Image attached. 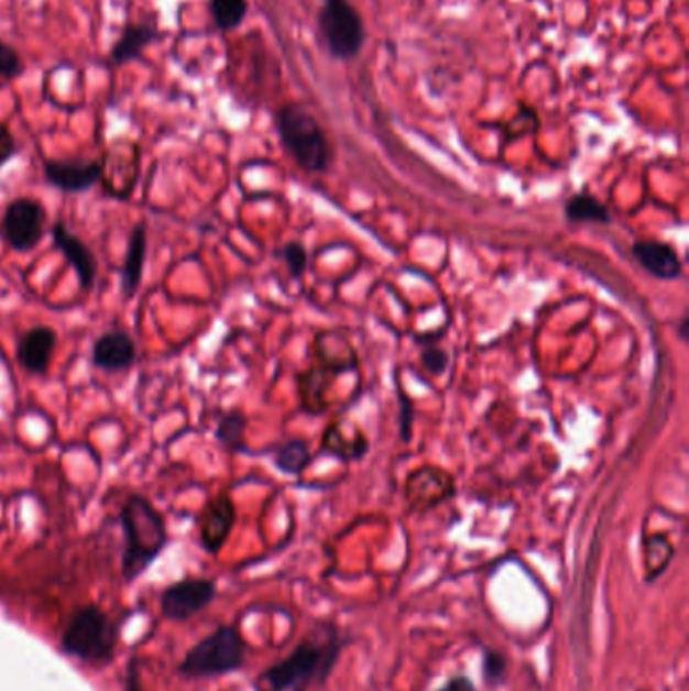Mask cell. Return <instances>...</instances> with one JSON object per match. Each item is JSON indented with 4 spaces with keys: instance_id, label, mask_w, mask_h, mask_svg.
<instances>
[{
    "instance_id": "obj_1",
    "label": "cell",
    "mask_w": 689,
    "mask_h": 691,
    "mask_svg": "<svg viewBox=\"0 0 689 691\" xmlns=\"http://www.w3.org/2000/svg\"><path fill=\"white\" fill-rule=\"evenodd\" d=\"M342 649L344 639L333 627H328L324 635L314 630L280 663L265 669L261 679L271 691H306L330 678Z\"/></svg>"
},
{
    "instance_id": "obj_2",
    "label": "cell",
    "mask_w": 689,
    "mask_h": 691,
    "mask_svg": "<svg viewBox=\"0 0 689 691\" xmlns=\"http://www.w3.org/2000/svg\"><path fill=\"white\" fill-rule=\"evenodd\" d=\"M123 546L122 574L125 582H134L142 577L152 562L162 555L168 544L166 522L161 512L152 506L149 497L132 494L120 512Z\"/></svg>"
},
{
    "instance_id": "obj_3",
    "label": "cell",
    "mask_w": 689,
    "mask_h": 691,
    "mask_svg": "<svg viewBox=\"0 0 689 691\" xmlns=\"http://www.w3.org/2000/svg\"><path fill=\"white\" fill-rule=\"evenodd\" d=\"M118 627L99 606L77 608L59 639L62 654L86 666H108L116 655Z\"/></svg>"
},
{
    "instance_id": "obj_4",
    "label": "cell",
    "mask_w": 689,
    "mask_h": 691,
    "mask_svg": "<svg viewBox=\"0 0 689 691\" xmlns=\"http://www.w3.org/2000/svg\"><path fill=\"white\" fill-rule=\"evenodd\" d=\"M277 134L287 154L308 173H326L332 149L318 120L299 103H285L275 118Z\"/></svg>"
},
{
    "instance_id": "obj_5",
    "label": "cell",
    "mask_w": 689,
    "mask_h": 691,
    "mask_svg": "<svg viewBox=\"0 0 689 691\" xmlns=\"http://www.w3.org/2000/svg\"><path fill=\"white\" fill-rule=\"evenodd\" d=\"M247 643L231 625H221L188 649L178 673L188 679L221 678L245 666Z\"/></svg>"
},
{
    "instance_id": "obj_6",
    "label": "cell",
    "mask_w": 689,
    "mask_h": 691,
    "mask_svg": "<svg viewBox=\"0 0 689 691\" xmlns=\"http://www.w3.org/2000/svg\"><path fill=\"white\" fill-rule=\"evenodd\" d=\"M320 35L336 59H352L364 45V23L352 2L324 0L318 14Z\"/></svg>"
},
{
    "instance_id": "obj_7",
    "label": "cell",
    "mask_w": 689,
    "mask_h": 691,
    "mask_svg": "<svg viewBox=\"0 0 689 691\" xmlns=\"http://www.w3.org/2000/svg\"><path fill=\"white\" fill-rule=\"evenodd\" d=\"M47 210L39 198H13L2 212L0 237L19 253H31L45 237Z\"/></svg>"
},
{
    "instance_id": "obj_8",
    "label": "cell",
    "mask_w": 689,
    "mask_h": 691,
    "mask_svg": "<svg viewBox=\"0 0 689 691\" xmlns=\"http://www.w3.org/2000/svg\"><path fill=\"white\" fill-rule=\"evenodd\" d=\"M217 584L210 579H185L174 582L161 594L162 617L188 621L215 601Z\"/></svg>"
},
{
    "instance_id": "obj_9",
    "label": "cell",
    "mask_w": 689,
    "mask_h": 691,
    "mask_svg": "<svg viewBox=\"0 0 689 691\" xmlns=\"http://www.w3.org/2000/svg\"><path fill=\"white\" fill-rule=\"evenodd\" d=\"M456 494V480L449 471L425 465L413 471L405 483V497L411 509L427 512Z\"/></svg>"
},
{
    "instance_id": "obj_10",
    "label": "cell",
    "mask_w": 689,
    "mask_h": 691,
    "mask_svg": "<svg viewBox=\"0 0 689 691\" xmlns=\"http://www.w3.org/2000/svg\"><path fill=\"white\" fill-rule=\"evenodd\" d=\"M237 522V507L229 494L215 495L198 516V540L209 555H219Z\"/></svg>"
},
{
    "instance_id": "obj_11",
    "label": "cell",
    "mask_w": 689,
    "mask_h": 691,
    "mask_svg": "<svg viewBox=\"0 0 689 691\" xmlns=\"http://www.w3.org/2000/svg\"><path fill=\"white\" fill-rule=\"evenodd\" d=\"M43 173L53 188L67 195H79L101 183L103 166H101V161L77 162L50 158L43 164Z\"/></svg>"
},
{
    "instance_id": "obj_12",
    "label": "cell",
    "mask_w": 689,
    "mask_h": 691,
    "mask_svg": "<svg viewBox=\"0 0 689 691\" xmlns=\"http://www.w3.org/2000/svg\"><path fill=\"white\" fill-rule=\"evenodd\" d=\"M51 237H53L55 248L62 251L63 257L72 265V270L77 275L79 287L84 292L91 289L96 284V277H98V263H96L91 249L87 248L79 237L74 235V231L67 224H63L62 221L55 222L51 227Z\"/></svg>"
},
{
    "instance_id": "obj_13",
    "label": "cell",
    "mask_w": 689,
    "mask_h": 691,
    "mask_svg": "<svg viewBox=\"0 0 689 691\" xmlns=\"http://www.w3.org/2000/svg\"><path fill=\"white\" fill-rule=\"evenodd\" d=\"M161 37L158 19L154 14L149 19H142V21L128 23L123 26L120 39L113 43L108 62H110L111 67H123L128 63L138 62V59H142L144 50Z\"/></svg>"
},
{
    "instance_id": "obj_14",
    "label": "cell",
    "mask_w": 689,
    "mask_h": 691,
    "mask_svg": "<svg viewBox=\"0 0 689 691\" xmlns=\"http://www.w3.org/2000/svg\"><path fill=\"white\" fill-rule=\"evenodd\" d=\"M55 346H57V332L51 326H35L19 338L17 362L29 374L43 376L50 372Z\"/></svg>"
},
{
    "instance_id": "obj_15",
    "label": "cell",
    "mask_w": 689,
    "mask_h": 691,
    "mask_svg": "<svg viewBox=\"0 0 689 691\" xmlns=\"http://www.w3.org/2000/svg\"><path fill=\"white\" fill-rule=\"evenodd\" d=\"M135 357V342L122 330L101 333L91 348V364L103 372L128 371L134 366Z\"/></svg>"
},
{
    "instance_id": "obj_16",
    "label": "cell",
    "mask_w": 689,
    "mask_h": 691,
    "mask_svg": "<svg viewBox=\"0 0 689 691\" xmlns=\"http://www.w3.org/2000/svg\"><path fill=\"white\" fill-rule=\"evenodd\" d=\"M633 257L645 272L652 273L657 279L674 282L681 275V260L676 249L661 241H637L631 248Z\"/></svg>"
},
{
    "instance_id": "obj_17",
    "label": "cell",
    "mask_w": 689,
    "mask_h": 691,
    "mask_svg": "<svg viewBox=\"0 0 689 691\" xmlns=\"http://www.w3.org/2000/svg\"><path fill=\"white\" fill-rule=\"evenodd\" d=\"M146 245H149V233H146V222H138L132 229L125 260L122 267V296L123 299H132L142 284L144 275V261H146Z\"/></svg>"
},
{
    "instance_id": "obj_18",
    "label": "cell",
    "mask_w": 689,
    "mask_h": 691,
    "mask_svg": "<svg viewBox=\"0 0 689 691\" xmlns=\"http://www.w3.org/2000/svg\"><path fill=\"white\" fill-rule=\"evenodd\" d=\"M316 357L321 366L332 374L357 369V350L342 332H320L316 336Z\"/></svg>"
},
{
    "instance_id": "obj_19",
    "label": "cell",
    "mask_w": 689,
    "mask_h": 691,
    "mask_svg": "<svg viewBox=\"0 0 689 691\" xmlns=\"http://www.w3.org/2000/svg\"><path fill=\"white\" fill-rule=\"evenodd\" d=\"M324 451L340 457L342 461H354L369 451V439L358 432L350 441L344 437V420H333L332 425L324 432Z\"/></svg>"
},
{
    "instance_id": "obj_20",
    "label": "cell",
    "mask_w": 689,
    "mask_h": 691,
    "mask_svg": "<svg viewBox=\"0 0 689 691\" xmlns=\"http://www.w3.org/2000/svg\"><path fill=\"white\" fill-rule=\"evenodd\" d=\"M332 372L326 369H311V371L299 374V401L302 407L308 413H324L326 401H324V391L328 386V376Z\"/></svg>"
},
{
    "instance_id": "obj_21",
    "label": "cell",
    "mask_w": 689,
    "mask_h": 691,
    "mask_svg": "<svg viewBox=\"0 0 689 691\" xmlns=\"http://www.w3.org/2000/svg\"><path fill=\"white\" fill-rule=\"evenodd\" d=\"M565 212H567L568 221L572 222H599V224L611 222V212L606 209V205L587 193L570 198Z\"/></svg>"
},
{
    "instance_id": "obj_22",
    "label": "cell",
    "mask_w": 689,
    "mask_h": 691,
    "mask_svg": "<svg viewBox=\"0 0 689 691\" xmlns=\"http://www.w3.org/2000/svg\"><path fill=\"white\" fill-rule=\"evenodd\" d=\"M309 463H311V451H309V445L302 439L287 441L275 453V468L287 475H302L308 470Z\"/></svg>"
},
{
    "instance_id": "obj_23",
    "label": "cell",
    "mask_w": 689,
    "mask_h": 691,
    "mask_svg": "<svg viewBox=\"0 0 689 691\" xmlns=\"http://www.w3.org/2000/svg\"><path fill=\"white\" fill-rule=\"evenodd\" d=\"M247 417L241 410H231L222 415L215 437L227 451H245Z\"/></svg>"
},
{
    "instance_id": "obj_24",
    "label": "cell",
    "mask_w": 689,
    "mask_h": 691,
    "mask_svg": "<svg viewBox=\"0 0 689 691\" xmlns=\"http://www.w3.org/2000/svg\"><path fill=\"white\" fill-rule=\"evenodd\" d=\"M209 9L215 26L221 33H231L243 25L249 4L247 0H210Z\"/></svg>"
},
{
    "instance_id": "obj_25",
    "label": "cell",
    "mask_w": 689,
    "mask_h": 691,
    "mask_svg": "<svg viewBox=\"0 0 689 691\" xmlns=\"http://www.w3.org/2000/svg\"><path fill=\"white\" fill-rule=\"evenodd\" d=\"M510 678V661L502 651L483 647L481 651V679L488 688H502Z\"/></svg>"
},
{
    "instance_id": "obj_26",
    "label": "cell",
    "mask_w": 689,
    "mask_h": 691,
    "mask_svg": "<svg viewBox=\"0 0 689 691\" xmlns=\"http://www.w3.org/2000/svg\"><path fill=\"white\" fill-rule=\"evenodd\" d=\"M25 74V63L21 53L14 50L11 43L0 39V79L2 81H13Z\"/></svg>"
},
{
    "instance_id": "obj_27",
    "label": "cell",
    "mask_w": 689,
    "mask_h": 691,
    "mask_svg": "<svg viewBox=\"0 0 689 691\" xmlns=\"http://www.w3.org/2000/svg\"><path fill=\"white\" fill-rule=\"evenodd\" d=\"M398 379H401V376L394 371V388H396L398 407H401V437H403L405 443H408V441H411V423H413V415H415L413 408L415 407H413V401L406 395L405 388H403V384H401Z\"/></svg>"
},
{
    "instance_id": "obj_28",
    "label": "cell",
    "mask_w": 689,
    "mask_h": 691,
    "mask_svg": "<svg viewBox=\"0 0 689 691\" xmlns=\"http://www.w3.org/2000/svg\"><path fill=\"white\" fill-rule=\"evenodd\" d=\"M282 255H284L287 270L292 273V277H302L304 272H306V265H308V253H306L304 245L296 243V241H294V243H287L284 251H282Z\"/></svg>"
},
{
    "instance_id": "obj_29",
    "label": "cell",
    "mask_w": 689,
    "mask_h": 691,
    "mask_svg": "<svg viewBox=\"0 0 689 691\" xmlns=\"http://www.w3.org/2000/svg\"><path fill=\"white\" fill-rule=\"evenodd\" d=\"M420 362H423L425 371L437 376V374H444L445 369H447V354L437 346H425V350L420 354Z\"/></svg>"
},
{
    "instance_id": "obj_30",
    "label": "cell",
    "mask_w": 689,
    "mask_h": 691,
    "mask_svg": "<svg viewBox=\"0 0 689 691\" xmlns=\"http://www.w3.org/2000/svg\"><path fill=\"white\" fill-rule=\"evenodd\" d=\"M17 154V140L9 124L0 122V168Z\"/></svg>"
},
{
    "instance_id": "obj_31",
    "label": "cell",
    "mask_w": 689,
    "mask_h": 691,
    "mask_svg": "<svg viewBox=\"0 0 689 691\" xmlns=\"http://www.w3.org/2000/svg\"><path fill=\"white\" fill-rule=\"evenodd\" d=\"M435 691H478V688H475V683L468 676L457 673L453 678L447 679L444 685Z\"/></svg>"
},
{
    "instance_id": "obj_32",
    "label": "cell",
    "mask_w": 689,
    "mask_h": 691,
    "mask_svg": "<svg viewBox=\"0 0 689 691\" xmlns=\"http://www.w3.org/2000/svg\"><path fill=\"white\" fill-rule=\"evenodd\" d=\"M123 691H142V681H140V663H138V659H132V661L128 663Z\"/></svg>"
}]
</instances>
